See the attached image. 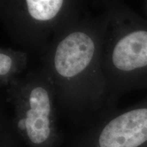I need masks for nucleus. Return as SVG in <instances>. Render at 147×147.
I'll list each match as a JSON object with an SVG mask.
<instances>
[{"instance_id":"2","label":"nucleus","mask_w":147,"mask_h":147,"mask_svg":"<svg viewBox=\"0 0 147 147\" xmlns=\"http://www.w3.org/2000/svg\"><path fill=\"white\" fill-rule=\"evenodd\" d=\"M6 94L14 106V123L29 146L47 147L52 144L57 133V95L44 67L24 75Z\"/></svg>"},{"instance_id":"4","label":"nucleus","mask_w":147,"mask_h":147,"mask_svg":"<svg viewBox=\"0 0 147 147\" xmlns=\"http://www.w3.org/2000/svg\"><path fill=\"white\" fill-rule=\"evenodd\" d=\"M147 141V108H137L110 119L98 139L99 147H138Z\"/></svg>"},{"instance_id":"5","label":"nucleus","mask_w":147,"mask_h":147,"mask_svg":"<svg viewBox=\"0 0 147 147\" xmlns=\"http://www.w3.org/2000/svg\"><path fill=\"white\" fill-rule=\"evenodd\" d=\"M28 64V54L23 50L1 47L0 49V84L6 93L20 79Z\"/></svg>"},{"instance_id":"3","label":"nucleus","mask_w":147,"mask_h":147,"mask_svg":"<svg viewBox=\"0 0 147 147\" xmlns=\"http://www.w3.org/2000/svg\"><path fill=\"white\" fill-rule=\"evenodd\" d=\"M106 18L102 61L110 89L121 76L147 67V31L134 29L121 34L107 14Z\"/></svg>"},{"instance_id":"1","label":"nucleus","mask_w":147,"mask_h":147,"mask_svg":"<svg viewBox=\"0 0 147 147\" xmlns=\"http://www.w3.org/2000/svg\"><path fill=\"white\" fill-rule=\"evenodd\" d=\"M106 24V15L78 18L55 36L43 55L57 98L75 111L96 110L107 102L102 61Z\"/></svg>"}]
</instances>
